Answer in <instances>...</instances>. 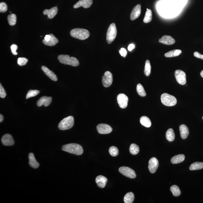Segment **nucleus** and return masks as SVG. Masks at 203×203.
<instances>
[{"mask_svg": "<svg viewBox=\"0 0 203 203\" xmlns=\"http://www.w3.org/2000/svg\"><path fill=\"white\" fill-rule=\"evenodd\" d=\"M9 24L11 26H14L16 23L17 17L14 14H11L8 15L7 17Z\"/></svg>", "mask_w": 203, "mask_h": 203, "instance_id": "7c9ffc66", "label": "nucleus"}, {"mask_svg": "<svg viewBox=\"0 0 203 203\" xmlns=\"http://www.w3.org/2000/svg\"><path fill=\"white\" fill-rule=\"evenodd\" d=\"M6 96V91L2 86L1 84H0V97L1 98H4Z\"/></svg>", "mask_w": 203, "mask_h": 203, "instance_id": "ea45409f", "label": "nucleus"}, {"mask_svg": "<svg viewBox=\"0 0 203 203\" xmlns=\"http://www.w3.org/2000/svg\"><path fill=\"white\" fill-rule=\"evenodd\" d=\"M27 61L28 60L27 59L23 57H20L17 60V63L20 66H23L26 65Z\"/></svg>", "mask_w": 203, "mask_h": 203, "instance_id": "4c0bfd02", "label": "nucleus"}, {"mask_svg": "<svg viewBox=\"0 0 203 203\" xmlns=\"http://www.w3.org/2000/svg\"><path fill=\"white\" fill-rule=\"evenodd\" d=\"M58 11L57 7H53L50 10H45L43 13L44 15H48V19H52L57 15Z\"/></svg>", "mask_w": 203, "mask_h": 203, "instance_id": "a211bd4d", "label": "nucleus"}, {"mask_svg": "<svg viewBox=\"0 0 203 203\" xmlns=\"http://www.w3.org/2000/svg\"><path fill=\"white\" fill-rule=\"evenodd\" d=\"M159 166V161L156 158H152L149 161L148 168L151 173H155L157 171Z\"/></svg>", "mask_w": 203, "mask_h": 203, "instance_id": "f8f14e48", "label": "nucleus"}, {"mask_svg": "<svg viewBox=\"0 0 203 203\" xmlns=\"http://www.w3.org/2000/svg\"><path fill=\"white\" fill-rule=\"evenodd\" d=\"M58 59L60 63L65 65H69L76 67L79 65V61L75 57H69L68 55H59Z\"/></svg>", "mask_w": 203, "mask_h": 203, "instance_id": "7ed1b4c3", "label": "nucleus"}, {"mask_svg": "<svg viewBox=\"0 0 203 203\" xmlns=\"http://www.w3.org/2000/svg\"><path fill=\"white\" fill-rule=\"evenodd\" d=\"M29 164L31 167L37 169L39 166V163L36 161L34 154L30 153L29 155Z\"/></svg>", "mask_w": 203, "mask_h": 203, "instance_id": "412c9836", "label": "nucleus"}, {"mask_svg": "<svg viewBox=\"0 0 203 203\" xmlns=\"http://www.w3.org/2000/svg\"><path fill=\"white\" fill-rule=\"evenodd\" d=\"M51 37L48 41L43 40V44L47 46H53L56 45L58 42V40L53 34H50Z\"/></svg>", "mask_w": 203, "mask_h": 203, "instance_id": "5701e85b", "label": "nucleus"}, {"mask_svg": "<svg viewBox=\"0 0 203 203\" xmlns=\"http://www.w3.org/2000/svg\"><path fill=\"white\" fill-rule=\"evenodd\" d=\"M152 18V14L151 10L147 8V11L144 18L143 22L146 23H148L151 21Z\"/></svg>", "mask_w": 203, "mask_h": 203, "instance_id": "c85d7f7f", "label": "nucleus"}, {"mask_svg": "<svg viewBox=\"0 0 203 203\" xmlns=\"http://www.w3.org/2000/svg\"><path fill=\"white\" fill-rule=\"evenodd\" d=\"M194 55L197 58L201 59L203 60V55L201 54L198 52H195L194 53Z\"/></svg>", "mask_w": 203, "mask_h": 203, "instance_id": "37998d69", "label": "nucleus"}, {"mask_svg": "<svg viewBox=\"0 0 203 203\" xmlns=\"http://www.w3.org/2000/svg\"><path fill=\"white\" fill-rule=\"evenodd\" d=\"M3 116L2 115V114H1L0 115V122H2L3 121Z\"/></svg>", "mask_w": 203, "mask_h": 203, "instance_id": "a18cd8bd", "label": "nucleus"}, {"mask_svg": "<svg viewBox=\"0 0 203 203\" xmlns=\"http://www.w3.org/2000/svg\"><path fill=\"white\" fill-rule=\"evenodd\" d=\"M18 48V46L17 45L15 44H12L11 46V49L12 53L14 55H17V53L16 52V50Z\"/></svg>", "mask_w": 203, "mask_h": 203, "instance_id": "a19ab883", "label": "nucleus"}, {"mask_svg": "<svg viewBox=\"0 0 203 203\" xmlns=\"http://www.w3.org/2000/svg\"><path fill=\"white\" fill-rule=\"evenodd\" d=\"M62 150L64 151L77 155H82L83 150L82 146L78 144L71 143L63 146Z\"/></svg>", "mask_w": 203, "mask_h": 203, "instance_id": "f257e3e1", "label": "nucleus"}, {"mask_svg": "<svg viewBox=\"0 0 203 203\" xmlns=\"http://www.w3.org/2000/svg\"><path fill=\"white\" fill-rule=\"evenodd\" d=\"M117 34V30L115 24H111L108 29L107 34V41L108 44H111L114 41Z\"/></svg>", "mask_w": 203, "mask_h": 203, "instance_id": "423d86ee", "label": "nucleus"}, {"mask_svg": "<svg viewBox=\"0 0 203 203\" xmlns=\"http://www.w3.org/2000/svg\"><path fill=\"white\" fill-rule=\"evenodd\" d=\"M8 6L6 3L2 2L0 3V12L4 13L7 11Z\"/></svg>", "mask_w": 203, "mask_h": 203, "instance_id": "58836bf2", "label": "nucleus"}, {"mask_svg": "<svg viewBox=\"0 0 203 203\" xmlns=\"http://www.w3.org/2000/svg\"><path fill=\"white\" fill-rule=\"evenodd\" d=\"M185 159V155L183 154L175 156L171 159V162L173 164H177L183 162Z\"/></svg>", "mask_w": 203, "mask_h": 203, "instance_id": "b1692460", "label": "nucleus"}, {"mask_svg": "<svg viewBox=\"0 0 203 203\" xmlns=\"http://www.w3.org/2000/svg\"><path fill=\"white\" fill-rule=\"evenodd\" d=\"M40 93V91L38 90H30L27 92L26 99H28L31 97H33L37 96Z\"/></svg>", "mask_w": 203, "mask_h": 203, "instance_id": "c9c22d12", "label": "nucleus"}, {"mask_svg": "<svg viewBox=\"0 0 203 203\" xmlns=\"http://www.w3.org/2000/svg\"><path fill=\"white\" fill-rule=\"evenodd\" d=\"M182 53L181 50L180 49H175L170 51L165 54V56L168 58L176 57L179 56Z\"/></svg>", "mask_w": 203, "mask_h": 203, "instance_id": "a878e982", "label": "nucleus"}, {"mask_svg": "<svg viewBox=\"0 0 203 203\" xmlns=\"http://www.w3.org/2000/svg\"><path fill=\"white\" fill-rule=\"evenodd\" d=\"M175 76L176 81L179 84L181 85L186 84V75L183 71L180 70H176L175 72Z\"/></svg>", "mask_w": 203, "mask_h": 203, "instance_id": "0eeeda50", "label": "nucleus"}, {"mask_svg": "<svg viewBox=\"0 0 203 203\" xmlns=\"http://www.w3.org/2000/svg\"><path fill=\"white\" fill-rule=\"evenodd\" d=\"M93 0H79L74 6V8H78L82 6L85 8H88L91 6Z\"/></svg>", "mask_w": 203, "mask_h": 203, "instance_id": "4468645a", "label": "nucleus"}, {"mask_svg": "<svg viewBox=\"0 0 203 203\" xmlns=\"http://www.w3.org/2000/svg\"><path fill=\"white\" fill-rule=\"evenodd\" d=\"M202 119H203V117H202Z\"/></svg>", "mask_w": 203, "mask_h": 203, "instance_id": "de8ad7c7", "label": "nucleus"}, {"mask_svg": "<svg viewBox=\"0 0 203 203\" xmlns=\"http://www.w3.org/2000/svg\"><path fill=\"white\" fill-rule=\"evenodd\" d=\"M171 191L172 192L173 195L175 197H178L181 194L179 187L176 185H173L171 186Z\"/></svg>", "mask_w": 203, "mask_h": 203, "instance_id": "72a5a7b5", "label": "nucleus"}, {"mask_svg": "<svg viewBox=\"0 0 203 203\" xmlns=\"http://www.w3.org/2000/svg\"><path fill=\"white\" fill-rule=\"evenodd\" d=\"M107 179L102 175L97 177L96 182L98 186L100 188L105 187L107 182Z\"/></svg>", "mask_w": 203, "mask_h": 203, "instance_id": "aec40b11", "label": "nucleus"}, {"mask_svg": "<svg viewBox=\"0 0 203 203\" xmlns=\"http://www.w3.org/2000/svg\"><path fill=\"white\" fill-rule=\"evenodd\" d=\"M151 67L150 62L149 60H147L146 61L145 70H144V74L147 76L150 75L151 73Z\"/></svg>", "mask_w": 203, "mask_h": 203, "instance_id": "473e14b6", "label": "nucleus"}, {"mask_svg": "<svg viewBox=\"0 0 203 203\" xmlns=\"http://www.w3.org/2000/svg\"><path fill=\"white\" fill-rule=\"evenodd\" d=\"M137 91L140 96L145 97L146 96V93L145 89H144L143 86L140 84H138L137 85Z\"/></svg>", "mask_w": 203, "mask_h": 203, "instance_id": "f704fd0d", "label": "nucleus"}, {"mask_svg": "<svg viewBox=\"0 0 203 203\" xmlns=\"http://www.w3.org/2000/svg\"><path fill=\"white\" fill-rule=\"evenodd\" d=\"M166 137L168 141L173 142L175 140V134L174 132L171 128H170L166 132Z\"/></svg>", "mask_w": 203, "mask_h": 203, "instance_id": "bb28decb", "label": "nucleus"}, {"mask_svg": "<svg viewBox=\"0 0 203 203\" xmlns=\"http://www.w3.org/2000/svg\"><path fill=\"white\" fill-rule=\"evenodd\" d=\"M41 69L45 74L52 80L54 81H57L58 79H57V76L53 71L50 70L49 69H48L47 67L45 66H42L41 67Z\"/></svg>", "mask_w": 203, "mask_h": 203, "instance_id": "6ab92c4d", "label": "nucleus"}, {"mask_svg": "<svg viewBox=\"0 0 203 203\" xmlns=\"http://www.w3.org/2000/svg\"><path fill=\"white\" fill-rule=\"evenodd\" d=\"M109 153L112 157H116L119 154V150L117 147L115 146L111 147L109 149Z\"/></svg>", "mask_w": 203, "mask_h": 203, "instance_id": "e433bc0d", "label": "nucleus"}, {"mask_svg": "<svg viewBox=\"0 0 203 203\" xmlns=\"http://www.w3.org/2000/svg\"><path fill=\"white\" fill-rule=\"evenodd\" d=\"M180 136L183 139L187 138L189 135L188 128L185 125H182L180 126Z\"/></svg>", "mask_w": 203, "mask_h": 203, "instance_id": "4be33fe9", "label": "nucleus"}, {"mask_svg": "<svg viewBox=\"0 0 203 203\" xmlns=\"http://www.w3.org/2000/svg\"><path fill=\"white\" fill-rule=\"evenodd\" d=\"M2 143L6 146H11L15 143L13 137L11 135L6 134L3 135L1 139Z\"/></svg>", "mask_w": 203, "mask_h": 203, "instance_id": "ddd939ff", "label": "nucleus"}, {"mask_svg": "<svg viewBox=\"0 0 203 203\" xmlns=\"http://www.w3.org/2000/svg\"><path fill=\"white\" fill-rule=\"evenodd\" d=\"M70 34L73 37L81 40L87 39L90 36L89 31L87 29L82 28L72 29L70 31Z\"/></svg>", "mask_w": 203, "mask_h": 203, "instance_id": "f03ea898", "label": "nucleus"}, {"mask_svg": "<svg viewBox=\"0 0 203 203\" xmlns=\"http://www.w3.org/2000/svg\"><path fill=\"white\" fill-rule=\"evenodd\" d=\"M119 172L124 176L131 179L135 178L136 177L135 171L132 169L126 167H122L119 169Z\"/></svg>", "mask_w": 203, "mask_h": 203, "instance_id": "6e6552de", "label": "nucleus"}, {"mask_svg": "<svg viewBox=\"0 0 203 203\" xmlns=\"http://www.w3.org/2000/svg\"><path fill=\"white\" fill-rule=\"evenodd\" d=\"M117 101L119 107L121 108H125L127 107L128 97L124 94H120L117 97Z\"/></svg>", "mask_w": 203, "mask_h": 203, "instance_id": "9d476101", "label": "nucleus"}, {"mask_svg": "<svg viewBox=\"0 0 203 203\" xmlns=\"http://www.w3.org/2000/svg\"><path fill=\"white\" fill-rule=\"evenodd\" d=\"M201 76L203 78V70L201 71Z\"/></svg>", "mask_w": 203, "mask_h": 203, "instance_id": "49530a36", "label": "nucleus"}, {"mask_svg": "<svg viewBox=\"0 0 203 203\" xmlns=\"http://www.w3.org/2000/svg\"><path fill=\"white\" fill-rule=\"evenodd\" d=\"M203 169V163L197 162L191 165L189 167L190 171H195Z\"/></svg>", "mask_w": 203, "mask_h": 203, "instance_id": "cd10ccee", "label": "nucleus"}, {"mask_svg": "<svg viewBox=\"0 0 203 203\" xmlns=\"http://www.w3.org/2000/svg\"><path fill=\"white\" fill-rule=\"evenodd\" d=\"M134 199V195L132 192H128L125 195L124 201L125 203H132Z\"/></svg>", "mask_w": 203, "mask_h": 203, "instance_id": "c756f323", "label": "nucleus"}, {"mask_svg": "<svg viewBox=\"0 0 203 203\" xmlns=\"http://www.w3.org/2000/svg\"><path fill=\"white\" fill-rule=\"evenodd\" d=\"M52 98L51 97L43 96L38 100L37 106L40 107L44 105L45 107H48L51 104Z\"/></svg>", "mask_w": 203, "mask_h": 203, "instance_id": "dca6fc26", "label": "nucleus"}, {"mask_svg": "<svg viewBox=\"0 0 203 203\" xmlns=\"http://www.w3.org/2000/svg\"><path fill=\"white\" fill-rule=\"evenodd\" d=\"M135 48V45L133 44H130L128 47V51H131Z\"/></svg>", "mask_w": 203, "mask_h": 203, "instance_id": "c03bdc74", "label": "nucleus"}, {"mask_svg": "<svg viewBox=\"0 0 203 203\" xmlns=\"http://www.w3.org/2000/svg\"><path fill=\"white\" fill-rule=\"evenodd\" d=\"M159 42L164 44L170 45L174 44L175 40L171 36L165 35L159 39Z\"/></svg>", "mask_w": 203, "mask_h": 203, "instance_id": "f3484780", "label": "nucleus"}, {"mask_svg": "<svg viewBox=\"0 0 203 203\" xmlns=\"http://www.w3.org/2000/svg\"><path fill=\"white\" fill-rule=\"evenodd\" d=\"M161 100L163 104L168 107H172L176 105L177 102L174 96L166 93L161 95Z\"/></svg>", "mask_w": 203, "mask_h": 203, "instance_id": "20e7f679", "label": "nucleus"}, {"mask_svg": "<svg viewBox=\"0 0 203 203\" xmlns=\"http://www.w3.org/2000/svg\"><path fill=\"white\" fill-rule=\"evenodd\" d=\"M140 122L142 125L147 128H150L151 126L150 119L146 116H142L140 119Z\"/></svg>", "mask_w": 203, "mask_h": 203, "instance_id": "393cba45", "label": "nucleus"}, {"mask_svg": "<svg viewBox=\"0 0 203 203\" xmlns=\"http://www.w3.org/2000/svg\"><path fill=\"white\" fill-rule=\"evenodd\" d=\"M119 53L121 56L125 57L127 54V51L125 48H121L119 51Z\"/></svg>", "mask_w": 203, "mask_h": 203, "instance_id": "79ce46f5", "label": "nucleus"}, {"mask_svg": "<svg viewBox=\"0 0 203 203\" xmlns=\"http://www.w3.org/2000/svg\"><path fill=\"white\" fill-rule=\"evenodd\" d=\"M139 148L138 146L135 144H132L130 146L129 151L130 153L133 155H137L139 152Z\"/></svg>", "mask_w": 203, "mask_h": 203, "instance_id": "2f4dec72", "label": "nucleus"}, {"mask_svg": "<svg viewBox=\"0 0 203 203\" xmlns=\"http://www.w3.org/2000/svg\"><path fill=\"white\" fill-rule=\"evenodd\" d=\"M141 13V6L140 4L137 5L134 7L132 11L130 19L131 20L136 19L139 17Z\"/></svg>", "mask_w": 203, "mask_h": 203, "instance_id": "2eb2a0df", "label": "nucleus"}, {"mask_svg": "<svg viewBox=\"0 0 203 203\" xmlns=\"http://www.w3.org/2000/svg\"><path fill=\"white\" fill-rule=\"evenodd\" d=\"M97 129L100 134H105L110 133L112 131V128L110 125L106 124H100L97 126Z\"/></svg>", "mask_w": 203, "mask_h": 203, "instance_id": "9b49d317", "label": "nucleus"}, {"mask_svg": "<svg viewBox=\"0 0 203 203\" xmlns=\"http://www.w3.org/2000/svg\"><path fill=\"white\" fill-rule=\"evenodd\" d=\"M102 78V82L103 86L105 87H109L112 82L113 77L112 74L109 71H107Z\"/></svg>", "mask_w": 203, "mask_h": 203, "instance_id": "1a4fd4ad", "label": "nucleus"}, {"mask_svg": "<svg viewBox=\"0 0 203 203\" xmlns=\"http://www.w3.org/2000/svg\"><path fill=\"white\" fill-rule=\"evenodd\" d=\"M74 124V118L69 116L61 121L58 125V128L61 130H66L70 129L73 126Z\"/></svg>", "mask_w": 203, "mask_h": 203, "instance_id": "39448f33", "label": "nucleus"}]
</instances>
